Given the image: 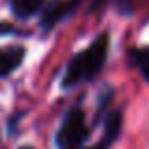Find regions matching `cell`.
I'll use <instances>...</instances> for the list:
<instances>
[{
  "instance_id": "1",
  "label": "cell",
  "mask_w": 149,
  "mask_h": 149,
  "mask_svg": "<svg viewBox=\"0 0 149 149\" xmlns=\"http://www.w3.org/2000/svg\"><path fill=\"white\" fill-rule=\"evenodd\" d=\"M108 47H109V38L106 32H102L93 40V44L89 47L74 55L64 70L62 87L70 89L83 83V81H91L93 77H96V74L104 68L106 57H108Z\"/></svg>"
},
{
  "instance_id": "2",
  "label": "cell",
  "mask_w": 149,
  "mask_h": 149,
  "mask_svg": "<svg viewBox=\"0 0 149 149\" xmlns=\"http://www.w3.org/2000/svg\"><path fill=\"white\" fill-rule=\"evenodd\" d=\"M87 136H89V128H87L83 109L74 108L62 119V125L57 132V147L58 149H81Z\"/></svg>"
},
{
  "instance_id": "3",
  "label": "cell",
  "mask_w": 149,
  "mask_h": 149,
  "mask_svg": "<svg viewBox=\"0 0 149 149\" xmlns=\"http://www.w3.org/2000/svg\"><path fill=\"white\" fill-rule=\"evenodd\" d=\"M23 58H25V49L19 45L2 47L0 49V77H6L11 72H15L21 66Z\"/></svg>"
},
{
  "instance_id": "4",
  "label": "cell",
  "mask_w": 149,
  "mask_h": 149,
  "mask_svg": "<svg viewBox=\"0 0 149 149\" xmlns=\"http://www.w3.org/2000/svg\"><path fill=\"white\" fill-rule=\"evenodd\" d=\"M77 4H79V0H68V2H55V4H51L47 10H45L44 17H42V26H44L45 30H49L51 26H55L58 21H62L70 11L76 10Z\"/></svg>"
},
{
  "instance_id": "5",
  "label": "cell",
  "mask_w": 149,
  "mask_h": 149,
  "mask_svg": "<svg viewBox=\"0 0 149 149\" xmlns=\"http://www.w3.org/2000/svg\"><path fill=\"white\" fill-rule=\"evenodd\" d=\"M121 127H123V115L121 111H111L108 117H106V125H104V143L106 147H109L117 138H119V132H121Z\"/></svg>"
},
{
  "instance_id": "6",
  "label": "cell",
  "mask_w": 149,
  "mask_h": 149,
  "mask_svg": "<svg viewBox=\"0 0 149 149\" xmlns=\"http://www.w3.org/2000/svg\"><path fill=\"white\" fill-rule=\"evenodd\" d=\"M42 6H44V0H13L11 11L19 19H29L34 13H38L42 10Z\"/></svg>"
},
{
  "instance_id": "7",
  "label": "cell",
  "mask_w": 149,
  "mask_h": 149,
  "mask_svg": "<svg viewBox=\"0 0 149 149\" xmlns=\"http://www.w3.org/2000/svg\"><path fill=\"white\" fill-rule=\"evenodd\" d=\"M128 57H130V64L136 66L143 79L149 81V47H136L128 53Z\"/></svg>"
},
{
  "instance_id": "8",
  "label": "cell",
  "mask_w": 149,
  "mask_h": 149,
  "mask_svg": "<svg viewBox=\"0 0 149 149\" xmlns=\"http://www.w3.org/2000/svg\"><path fill=\"white\" fill-rule=\"evenodd\" d=\"M2 34H17V29L8 25V23H0V36Z\"/></svg>"
},
{
  "instance_id": "9",
  "label": "cell",
  "mask_w": 149,
  "mask_h": 149,
  "mask_svg": "<svg viewBox=\"0 0 149 149\" xmlns=\"http://www.w3.org/2000/svg\"><path fill=\"white\" fill-rule=\"evenodd\" d=\"M89 149H108V147H106V146H104V143H102V142H100V143H98V146H95V147H89Z\"/></svg>"
},
{
  "instance_id": "10",
  "label": "cell",
  "mask_w": 149,
  "mask_h": 149,
  "mask_svg": "<svg viewBox=\"0 0 149 149\" xmlns=\"http://www.w3.org/2000/svg\"><path fill=\"white\" fill-rule=\"evenodd\" d=\"M19 149H32V147H19Z\"/></svg>"
}]
</instances>
